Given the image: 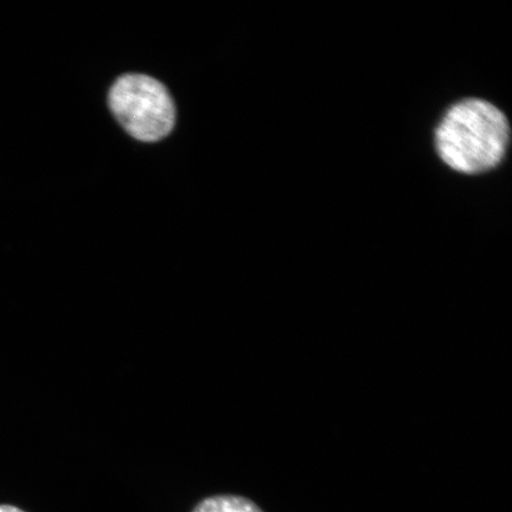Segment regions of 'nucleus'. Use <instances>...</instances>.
Returning a JSON list of instances; mask_svg holds the SVG:
<instances>
[{
    "label": "nucleus",
    "mask_w": 512,
    "mask_h": 512,
    "mask_svg": "<svg viewBox=\"0 0 512 512\" xmlns=\"http://www.w3.org/2000/svg\"><path fill=\"white\" fill-rule=\"evenodd\" d=\"M509 142L507 117L482 99H466L453 105L435 133L440 158L451 169L466 175L496 168Z\"/></svg>",
    "instance_id": "f257e3e1"
},
{
    "label": "nucleus",
    "mask_w": 512,
    "mask_h": 512,
    "mask_svg": "<svg viewBox=\"0 0 512 512\" xmlns=\"http://www.w3.org/2000/svg\"><path fill=\"white\" fill-rule=\"evenodd\" d=\"M108 102L121 126L140 142H158L174 128V101L168 89L151 76H121L114 82Z\"/></svg>",
    "instance_id": "f03ea898"
},
{
    "label": "nucleus",
    "mask_w": 512,
    "mask_h": 512,
    "mask_svg": "<svg viewBox=\"0 0 512 512\" xmlns=\"http://www.w3.org/2000/svg\"><path fill=\"white\" fill-rule=\"evenodd\" d=\"M192 512H264L251 499L221 495L204 499Z\"/></svg>",
    "instance_id": "7ed1b4c3"
},
{
    "label": "nucleus",
    "mask_w": 512,
    "mask_h": 512,
    "mask_svg": "<svg viewBox=\"0 0 512 512\" xmlns=\"http://www.w3.org/2000/svg\"><path fill=\"white\" fill-rule=\"evenodd\" d=\"M0 512H25L14 505L0 504Z\"/></svg>",
    "instance_id": "20e7f679"
}]
</instances>
